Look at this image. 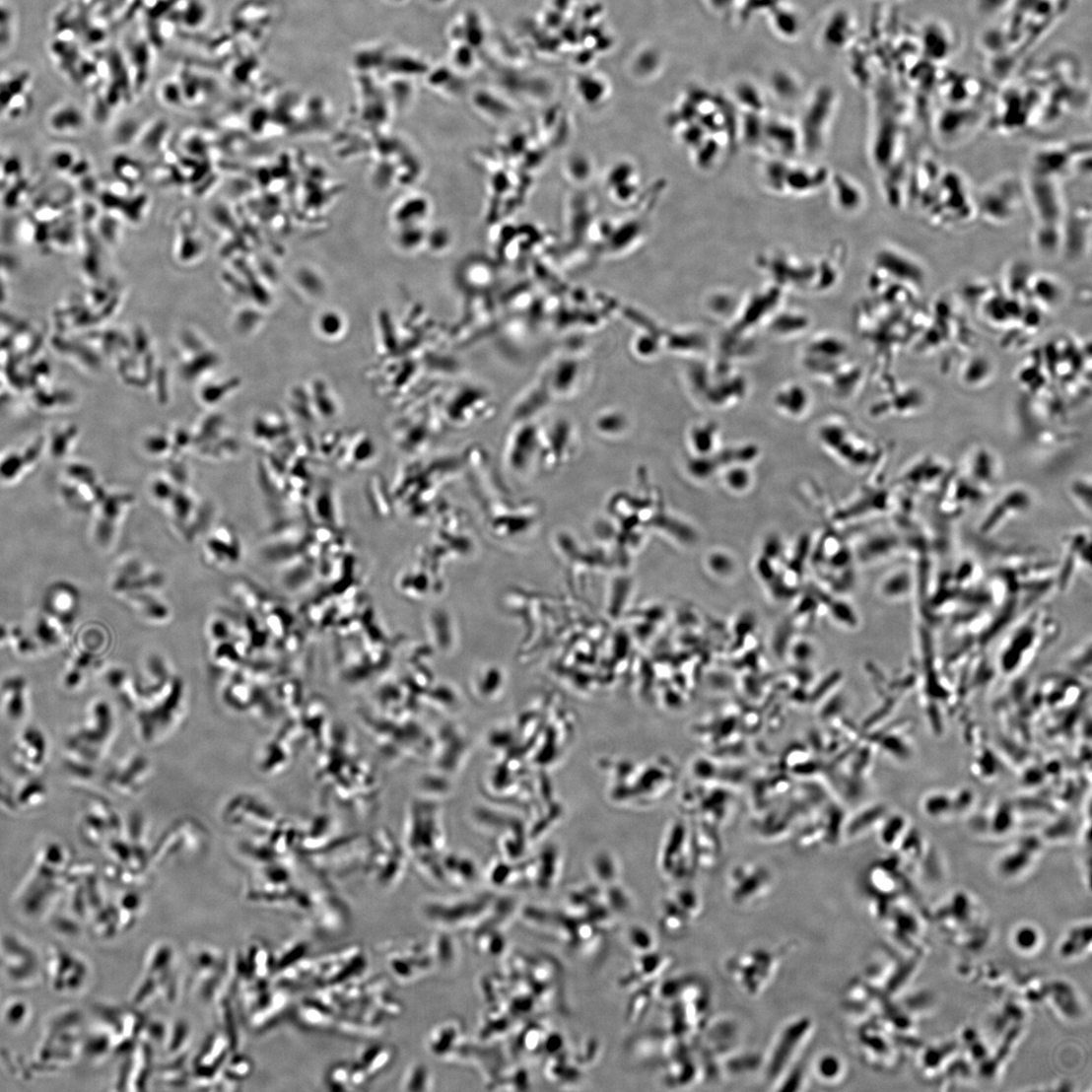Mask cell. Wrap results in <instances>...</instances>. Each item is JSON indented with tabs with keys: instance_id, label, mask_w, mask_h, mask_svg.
I'll use <instances>...</instances> for the list:
<instances>
[{
	"instance_id": "1",
	"label": "cell",
	"mask_w": 1092,
	"mask_h": 1092,
	"mask_svg": "<svg viewBox=\"0 0 1092 1092\" xmlns=\"http://www.w3.org/2000/svg\"><path fill=\"white\" fill-rule=\"evenodd\" d=\"M111 646L109 631L101 623L87 624L71 640L69 653L61 673V685L75 691L83 686L88 673L98 666Z\"/></svg>"
},
{
	"instance_id": "2",
	"label": "cell",
	"mask_w": 1092,
	"mask_h": 1092,
	"mask_svg": "<svg viewBox=\"0 0 1092 1092\" xmlns=\"http://www.w3.org/2000/svg\"><path fill=\"white\" fill-rule=\"evenodd\" d=\"M166 584L165 573L136 555H126L116 562L109 577V589L120 599L132 593H163Z\"/></svg>"
},
{
	"instance_id": "3",
	"label": "cell",
	"mask_w": 1092,
	"mask_h": 1092,
	"mask_svg": "<svg viewBox=\"0 0 1092 1092\" xmlns=\"http://www.w3.org/2000/svg\"><path fill=\"white\" fill-rule=\"evenodd\" d=\"M133 509V499L126 495L102 497L94 507L91 536L102 551L113 548Z\"/></svg>"
},
{
	"instance_id": "4",
	"label": "cell",
	"mask_w": 1092,
	"mask_h": 1092,
	"mask_svg": "<svg viewBox=\"0 0 1092 1092\" xmlns=\"http://www.w3.org/2000/svg\"><path fill=\"white\" fill-rule=\"evenodd\" d=\"M814 1030L811 1019L799 1017L779 1033L767 1060L768 1078L777 1080L785 1075L810 1041Z\"/></svg>"
},
{
	"instance_id": "5",
	"label": "cell",
	"mask_w": 1092,
	"mask_h": 1092,
	"mask_svg": "<svg viewBox=\"0 0 1092 1092\" xmlns=\"http://www.w3.org/2000/svg\"><path fill=\"white\" fill-rule=\"evenodd\" d=\"M778 957L766 950L738 954L729 966L733 983L744 992L755 996L763 992L778 970Z\"/></svg>"
},
{
	"instance_id": "6",
	"label": "cell",
	"mask_w": 1092,
	"mask_h": 1092,
	"mask_svg": "<svg viewBox=\"0 0 1092 1092\" xmlns=\"http://www.w3.org/2000/svg\"><path fill=\"white\" fill-rule=\"evenodd\" d=\"M49 754V740L45 732L40 727L28 725L14 740L11 760L20 774L33 778L43 772Z\"/></svg>"
},
{
	"instance_id": "7",
	"label": "cell",
	"mask_w": 1092,
	"mask_h": 1092,
	"mask_svg": "<svg viewBox=\"0 0 1092 1092\" xmlns=\"http://www.w3.org/2000/svg\"><path fill=\"white\" fill-rule=\"evenodd\" d=\"M204 561L216 569L238 566L243 556L240 537L228 523H219L208 530L202 544Z\"/></svg>"
},
{
	"instance_id": "8",
	"label": "cell",
	"mask_w": 1092,
	"mask_h": 1092,
	"mask_svg": "<svg viewBox=\"0 0 1092 1092\" xmlns=\"http://www.w3.org/2000/svg\"><path fill=\"white\" fill-rule=\"evenodd\" d=\"M41 610L73 629L82 610V593L69 580H55L45 589Z\"/></svg>"
},
{
	"instance_id": "9",
	"label": "cell",
	"mask_w": 1092,
	"mask_h": 1092,
	"mask_svg": "<svg viewBox=\"0 0 1092 1092\" xmlns=\"http://www.w3.org/2000/svg\"><path fill=\"white\" fill-rule=\"evenodd\" d=\"M32 711L31 688L21 674L6 676L0 682V715L10 723L22 724Z\"/></svg>"
},
{
	"instance_id": "10",
	"label": "cell",
	"mask_w": 1092,
	"mask_h": 1092,
	"mask_svg": "<svg viewBox=\"0 0 1092 1092\" xmlns=\"http://www.w3.org/2000/svg\"><path fill=\"white\" fill-rule=\"evenodd\" d=\"M27 629L41 653L64 647L72 638L73 630L42 610L34 616Z\"/></svg>"
},
{
	"instance_id": "11",
	"label": "cell",
	"mask_w": 1092,
	"mask_h": 1092,
	"mask_svg": "<svg viewBox=\"0 0 1092 1092\" xmlns=\"http://www.w3.org/2000/svg\"><path fill=\"white\" fill-rule=\"evenodd\" d=\"M120 600L151 626H166L173 618L172 608L161 592L132 593Z\"/></svg>"
},
{
	"instance_id": "12",
	"label": "cell",
	"mask_w": 1092,
	"mask_h": 1092,
	"mask_svg": "<svg viewBox=\"0 0 1092 1092\" xmlns=\"http://www.w3.org/2000/svg\"><path fill=\"white\" fill-rule=\"evenodd\" d=\"M774 405L780 414L797 420L810 412L812 399L804 385L790 382L779 387L774 396Z\"/></svg>"
},
{
	"instance_id": "13",
	"label": "cell",
	"mask_w": 1092,
	"mask_h": 1092,
	"mask_svg": "<svg viewBox=\"0 0 1092 1092\" xmlns=\"http://www.w3.org/2000/svg\"><path fill=\"white\" fill-rule=\"evenodd\" d=\"M431 214V201L421 193H412L395 205L391 221L395 229L424 226Z\"/></svg>"
},
{
	"instance_id": "14",
	"label": "cell",
	"mask_w": 1092,
	"mask_h": 1092,
	"mask_svg": "<svg viewBox=\"0 0 1092 1092\" xmlns=\"http://www.w3.org/2000/svg\"><path fill=\"white\" fill-rule=\"evenodd\" d=\"M813 1070L816 1079L825 1085L842 1083L847 1073L843 1059L835 1055H824L816 1059Z\"/></svg>"
},
{
	"instance_id": "15",
	"label": "cell",
	"mask_w": 1092,
	"mask_h": 1092,
	"mask_svg": "<svg viewBox=\"0 0 1092 1092\" xmlns=\"http://www.w3.org/2000/svg\"><path fill=\"white\" fill-rule=\"evenodd\" d=\"M691 444L696 453L705 456L719 450L718 428L715 423L697 425L693 428Z\"/></svg>"
},
{
	"instance_id": "16",
	"label": "cell",
	"mask_w": 1092,
	"mask_h": 1092,
	"mask_svg": "<svg viewBox=\"0 0 1092 1092\" xmlns=\"http://www.w3.org/2000/svg\"><path fill=\"white\" fill-rule=\"evenodd\" d=\"M231 592L234 600H236L249 614H259L265 597L255 586V584L246 580H239L234 581L231 587Z\"/></svg>"
},
{
	"instance_id": "17",
	"label": "cell",
	"mask_w": 1092,
	"mask_h": 1092,
	"mask_svg": "<svg viewBox=\"0 0 1092 1092\" xmlns=\"http://www.w3.org/2000/svg\"><path fill=\"white\" fill-rule=\"evenodd\" d=\"M36 777L31 778L27 784H24L20 791H16V802L18 808L26 807L32 809L34 806H40L48 798V789L41 782H36Z\"/></svg>"
},
{
	"instance_id": "18",
	"label": "cell",
	"mask_w": 1092,
	"mask_h": 1092,
	"mask_svg": "<svg viewBox=\"0 0 1092 1092\" xmlns=\"http://www.w3.org/2000/svg\"><path fill=\"white\" fill-rule=\"evenodd\" d=\"M425 226H413L395 229L396 244L404 252L414 253L425 247L427 230Z\"/></svg>"
},
{
	"instance_id": "19",
	"label": "cell",
	"mask_w": 1092,
	"mask_h": 1092,
	"mask_svg": "<svg viewBox=\"0 0 1092 1092\" xmlns=\"http://www.w3.org/2000/svg\"><path fill=\"white\" fill-rule=\"evenodd\" d=\"M453 239L449 230L444 226H437L427 230L425 247L435 254H444L452 245Z\"/></svg>"
},
{
	"instance_id": "20",
	"label": "cell",
	"mask_w": 1092,
	"mask_h": 1092,
	"mask_svg": "<svg viewBox=\"0 0 1092 1092\" xmlns=\"http://www.w3.org/2000/svg\"><path fill=\"white\" fill-rule=\"evenodd\" d=\"M236 634L232 621L223 615H215L208 623V637L212 645L230 641Z\"/></svg>"
},
{
	"instance_id": "21",
	"label": "cell",
	"mask_w": 1092,
	"mask_h": 1092,
	"mask_svg": "<svg viewBox=\"0 0 1092 1092\" xmlns=\"http://www.w3.org/2000/svg\"><path fill=\"white\" fill-rule=\"evenodd\" d=\"M629 942L631 947L636 952L642 955H645L646 953L650 954L654 946L656 945L655 940L648 929L641 926H636L630 929Z\"/></svg>"
},
{
	"instance_id": "22",
	"label": "cell",
	"mask_w": 1092,
	"mask_h": 1092,
	"mask_svg": "<svg viewBox=\"0 0 1092 1092\" xmlns=\"http://www.w3.org/2000/svg\"><path fill=\"white\" fill-rule=\"evenodd\" d=\"M14 624L0 621V650L10 648Z\"/></svg>"
},
{
	"instance_id": "23",
	"label": "cell",
	"mask_w": 1092,
	"mask_h": 1092,
	"mask_svg": "<svg viewBox=\"0 0 1092 1092\" xmlns=\"http://www.w3.org/2000/svg\"><path fill=\"white\" fill-rule=\"evenodd\" d=\"M6 785H8L4 782V780L0 779V787L8 788ZM9 788H11V787H9Z\"/></svg>"
}]
</instances>
